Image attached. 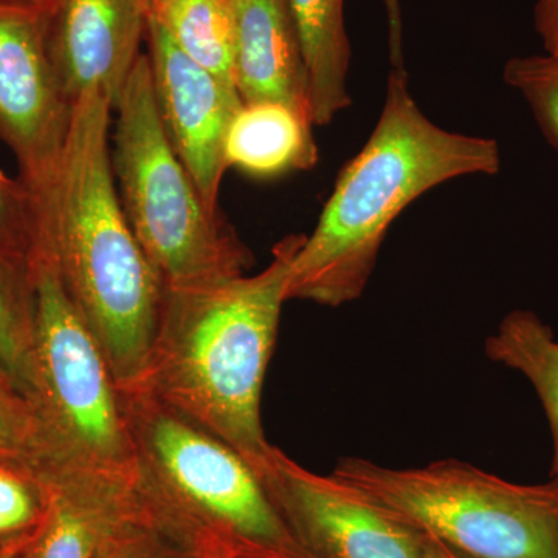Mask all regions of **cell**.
I'll return each mask as SVG.
<instances>
[{"label": "cell", "mask_w": 558, "mask_h": 558, "mask_svg": "<svg viewBox=\"0 0 558 558\" xmlns=\"http://www.w3.org/2000/svg\"><path fill=\"white\" fill-rule=\"evenodd\" d=\"M304 234L278 242L256 275L163 290L159 322L137 379L126 387L159 400L229 444L260 476L275 446L260 417L290 264Z\"/></svg>", "instance_id": "6da1fadb"}, {"label": "cell", "mask_w": 558, "mask_h": 558, "mask_svg": "<svg viewBox=\"0 0 558 558\" xmlns=\"http://www.w3.org/2000/svg\"><path fill=\"white\" fill-rule=\"evenodd\" d=\"M113 112L100 90L73 105L57 175L36 204L40 253L53 260L119 387H126L148 357L163 286L121 207L110 149Z\"/></svg>", "instance_id": "7a4b0ae2"}, {"label": "cell", "mask_w": 558, "mask_h": 558, "mask_svg": "<svg viewBox=\"0 0 558 558\" xmlns=\"http://www.w3.org/2000/svg\"><path fill=\"white\" fill-rule=\"evenodd\" d=\"M499 168L497 140L433 123L414 100L405 70L392 69L376 128L340 171L317 227L293 256L288 301L339 307L360 299L403 209L449 180L495 175Z\"/></svg>", "instance_id": "3957f363"}, {"label": "cell", "mask_w": 558, "mask_h": 558, "mask_svg": "<svg viewBox=\"0 0 558 558\" xmlns=\"http://www.w3.org/2000/svg\"><path fill=\"white\" fill-rule=\"evenodd\" d=\"M120 391L146 508L226 558H310L236 450L159 400Z\"/></svg>", "instance_id": "277c9868"}, {"label": "cell", "mask_w": 558, "mask_h": 558, "mask_svg": "<svg viewBox=\"0 0 558 558\" xmlns=\"http://www.w3.org/2000/svg\"><path fill=\"white\" fill-rule=\"evenodd\" d=\"M35 269L32 389L40 480L134 487L135 453L119 381L53 260Z\"/></svg>", "instance_id": "5b68a950"}, {"label": "cell", "mask_w": 558, "mask_h": 558, "mask_svg": "<svg viewBox=\"0 0 558 558\" xmlns=\"http://www.w3.org/2000/svg\"><path fill=\"white\" fill-rule=\"evenodd\" d=\"M112 167L121 207L163 290L247 274L253 256L219 209L202 199L172 148L140 54L116 106Z\"/></svg>", "instance_id": "8992f818"}, {"label": "cell", "mask_w": 558, "mask_h": 558, "mask_svg": "<svg viewBox=\"0 0 558 558\" xmlns=\"http://www.w3.org/2000/svg\"><path fill=\"white\" fill-rule=\"evenodd\" d=\"M333 475L470 558H558V480L517 484L457 459L389 469L344 458Z\"/></svg>", "instance_id": "52a82bcc"}, {"label": "cell", "mask_w": 558, "mask_h": 558, "mask_svg": "<svg viewBox=\"0 0 558 558\" xmlns=\"http://www.w3.org/2000/svg\"><path fill=\"white\" fill-rule=\"evenodd\" d=\"M50 10L0 0V138L36 201L57 175L73 112L51 64Z\"/></svg>", "instance_id": "ba28073f"}, {"label": "cell", "mask_w": 558, "mask_h": 558, "mask_svg": "<svg viewBox=\"0 0 558 558\" xmlns=\"http://www.w3.org/2000/svg\"><path fill=\"white\" fill-rule=\"evenodd\" d=\"M259 478L310 558H424L416 529L333 473L318 475L275 447Z\"/></svg>", "instance_id": "9c48e42d"}, {"label": "cell", "mask_w": 558, "mask_h": 558, "mask_svg": "<svg viewBox=\"0 0 558 558\" xmlns=\"http://www.w3.org/2000/svg\"><path fill=\"white\" fill-rule=\"evenodd\" d=\"M146 36L154 98L172 148L211 209H219L227 168L223 142L242 100L238 90L201 68L148 14Z\"/></svg>", "instance_id": "30bf717a"}, {"label": "cell", "mask_w": 558, "mask_h": 558, "mask_svg": "<svg viewBox=\"0 0 558 558\" xmlns=\"http://www.w3.org/2000/svg\"><path fill=\"white\" fill-rule=\"evenodd\" d=\"M146 24L148 0H54L49 51L72 105L100 90L116 109L142 54Z\"/></svg>", "instance_id": "8fae6325"}, {"label": "cell", "mask_w": 558, "mask_h": 558, "mask_svg": "<svg viewBox=\"0 0 558 558\" xmlns=\"http://www.w3.org/2000/svg\"><path fill=\"white\" fill-rule=\"evenodd\" d=\"M233 3L238 25L234 87L242 102H286L311 117L306 64L288 2Z\"/></svg>", "instance_id": "7c38bea8"}, {"label": "cell", "mask_w": 558, "mask_h": 558, "mask_svg": "<svg viewBox=\"0 0 558 558\" xmlns=\"http://www.w3.org/2000/svg\"><path fill=\"white\" fill-rule=\"evenodd\" d=\"M46 515L20 558H97L134 502V487L43 481Z\"/></svg>", "instance_id": "4fadbf2b"}, {"label": "cell", "mask_w": 558, "mask_h": 558, "mask_svg": "<svg viewBox=\"0 0 558 558\" xmlns=\"http://www.w3.org/2000/svg\"><path fill=\"white\" fill-rule=\"evenodd\" d=\"M312 130L311 117L286 102H242L227 130L223 163L258 180L311 170L318 161Z\"/></svg>", "instance_id": "5bb4252c"}, {"label": "cell", "mask_w": 558, "mask_h": 558, "mask_svg": "<svg viewBox=\"0 0 558 558\" xmlns=\"http://www.w3.org/2000/svg\"><path fill=\"white\" fill-rule=\"evenodd\" d=\"M286 2L306 64L312 121L314 126H326L351 106V44L344 27V0Z\"/></svg>", "instance_id": "9a60e30c"}, {"label": "cell", "mask_w": 558, "mask_h": 558, "mask_svg": "<svg viewBox=\"0 0 558 558\" xmlns=\"http://www.w3.org/2000/svg\"><path fill=\"white\" fill-rule=\"evenodd\" d=\"M492 362L523 374L537 392L553 435L550 478L558 480V340L531 311H512L484 344Z\"/></svg>", "instance_id": "2e32d148"}, {"label": "cell", "mask_w": 558, "mask_h": 558, "mask_svg": "<svg viewBox=\"0 0 558 558\" xmlns=\"http://www.w3.org/2000/svg\"><path fill=\"white\" fill-rule=\"evenodd\" d=\"M148 14L186 57L234 87L238 25L233 0H148Z\"/></svg>", "instance_id": "e0dca14e"}, {"label": "cell", "mask_w": 558, "mask_h": 558, "mask_svg": "<svg viewBox=\"0 0 558 558\" xmlns=\"http://www.w3.org/2000/svg\"><path fill=\"white\" fill-rule=\"evenodd\" d=\"M35 326V269L0 247V373L28 400Z\"/></svg>", "instance_id": "ac0fdd59"}, {"label": "cell", "mask_w": 558, "mask_h": 558, "mask_svg": "<svg viewBox=\"0 0 558 558\" xmlns=\"http://www.w3.org/2000/svg\"><path fill=\"white\" fill-rule=\"evenodd\" d=\"M97 558H226L213 553L146 508L134 502L106 539Z\"/></svg>", "instance_id": "d6986e66"}, {"label": "cell", "mask_w": 558, "mask_h": 558, "mask_svg": "<svg viewBox=\"0 0 558 558\" xmlns=\"http://www.w3.org/2000/svg\"><path fill=\"white\" fill-rule=\"evenodd\" d=\"M502 76L527 102L543 135L558 150V54L512 58Z\"/></svg>", "instance_id": "ffe728a7"}, {"label": "cell", "mask_w": 558, "mask_h": 558, "mask_svg": "<svg viewBox=\"0 0 558 558\" xmlns=\"http://www.w3.org/2000/svg\"><path fill=\"white\" fill-rule=\"evenodd\" d=\"M46 487L28 470L0 461V542H25L46 515Z\"/></svg>", "instance_id": "44dd1931"}, {"label": "cell", "mask_w": 558, "mask_h": 558, "mask_svg": "<svg viewBox=\"0 0 558 558\" xmlns=\"http://www.w3.org/2000/svg\"><path fill=\"white\" fill-rule=\"evenodd\" d=\"M0 461L28 470L40 465L38 422L27 398L0 373Z\"/></svg>", "instance_id": "7402d4cb"}, {"label": "cell", "mask_w": 558, "mask_h": 558, "mask_svg": "<svg viewBox=\"0 0 558 558\" xmlns=\"http://www.w3.org/2000/svg\"><path fill=\"white\" fill-rule=\"evenodd\" d=\"M0 247L35 264L40 252L38 204L22 180L0 171Z\"/></svg>", "instance_id": "603a6c76"}, {"label": "cell", "mask_w": 558, "mask_h": 558, "mask_svg": "<svg viewBox=\"0 0 558 558\" xmlns=\"http://www.w3.org/2000/svg\"><path fill=\"white\" fill-rule=\"evenodd\" d=\"M534 22L545 53L558 54V0H537Z\"/></svg>", "instance_id": "cb8c5ba5"}, {"label": "cell", "mask_w": 558, "mask_h": 558, "mask_svg": "<svg viewBox=\"0 0 558 558\" xmlns=\"http://www.w3.org/2000/svg\"><path fill=\"white\" fill-rule=\"evenodd\" d=\"M388 21L389 57L392 69H403L402 44V10L400 0H384Z\"/></svg>", "instance_id": "d4e9b609"}, {"label": "cell", "mask_w": 558, "mask_h": 558, "mask_svg": "<svg viewBox=\"0 0 558 558\" xmlns=\"http://www.w3.org/2000/svg\"><path fill=\"white\" fill-rule=\"evenodd\" d=\"M422 543H424V558H470L428 535H422Z\"/></svg>", "instance_id": "484cf974"}, {"label": "cell", "mask_w": 558, "mask_h": 558, "mask_svg": "<svg viewBox=\"0 0 558 558\" xmlns=\"http://www.w3.org/2000/svg\"><path fill=\"white\" fill-rule=\"evenodd\" d=\"M28 539H25V542H0V558H20L22 549L27 545Z\"/></svg>", "instance_id": "4316f807"}, {"label": "cell", "mask_w": 558, "mask_h": 558, "mask_svg": "<svg viewBox=\"0 0 558 558\" xmlns=\"http://www.w3.org/2000/svg\"><path fill=\"white\" fill-rule=\"evenodd\" d=\"M20 2L36 3V5H43L47 7V9H51V7H53L54 0H20Z\"/></svg>", "instance_id": "83f0119b"}]
</instances>
